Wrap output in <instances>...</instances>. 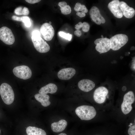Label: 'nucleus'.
<instances>
[{
	"mask_svg": "<svg viewBox=\"0 0 135 135\" xmlns=\"http://www.w3.org/2000/svg\"><path fill=\"white\" fill-rule=\"evenodd\" d=\"M13 72L16 76L24 80L30 78L32 75L31 70L28 66L25 65L15 67L13 69Z\"/></svg>",
	"mask_w": 135,
	"mask_h": 135,
	"instance_id": "nucleus-6",
	"label": "nucleus"
},
{
	"mask_svg": "<svg viewBox=\"0 0 135 135\" xmlns=\"http://www.w3.org/2000/svg\"><path fill=\"white\" fill-rule=\"evenodd\" d=\"M81 5V4L79 2L76 3L74 8V10L76 12H78Z\"/></svg>",
	"mask_w": 135,
	"mask_h": 135,
	"instance_id": "nucleus-27",
	"label": "nucleus"
},
{
	"mask_svg": "<svg viewBox=\"0 0 135 135\" xmlns=\"http://www.w3.org/2000/svg\"><path fill=\"white\" fill-rule=\"evenodd\" d=\"M0 94L3 101L6 104H11L14 101V91L11 86L7 83H3L0 86Z\"/></svg>",
	"mask_w": 135,
	"mask_h": 135,
	"instance_id": "nucleus-3",
	"label": "nucleus"
},
{
	"mask_svg": "<svg viewBox=\"0 0 135 135\" xmlns=\"http://www.w3.org/2000/svg\"><path fill=\"white\" fill-rule=\"evenodd\" d=\"M119 6L121 10L123 15L128 18L133 17L135 14V11L133 8L129 6L123 1L120 2Z\"/></svg>",
	"mask_w": 135,
	"mask_h": 135,
	"instance_id": "nucleus-14",
	"label": "nucleus"
},
{
	"mask_svg": "<svg viewBox=\"0 0 135 135\" xmlns=\"http://www.w3.org/2000/svg\"><path fill=\"white\" fill-rule=\"evenodd\" d=\"M29 11L28 8L26 7L23 8V15H26L29 14Z\"/></svg>",
	"mask_w": 135,
	"mask_h": 135,
	"instance_id": "nucleus-28",
	"label": "nucleus"
},
{
	"mask_svg": "<svg viewBox=\"0 0 135 135\" xmlns=\"http://www.w3.org/2000/svg\"><path fill=\"white\" fill-rule=\"evenodd\" d=\"M127 36L122 34H118L112 37L110 39V49L114 50L120 49L128 42Z\"/></svg>",
	"mask_w": 135,
	"mask_h": 135,
	"instance_id": "nucleus-4",
	"label": "nucleus"
},
{
	"mask_svg": "<svg viewBox=\"0 0 135 135\" xmlns=\"http://www.w3.org/2000/svg\"><path fill=\"white\" fill-rule=\"evenodd\" d=\"M122 91H125L126 90V87L125 86H124L122 87Z\"/></svg>",
	"mask_w": 135,
	"mask_h": 135,
	"instance_id": "nucleus-35",
	"label": "nucleus"
},
{
	"mask_svg": "<svg viewBox=\"0 0 135 135\" xmlns=\"http://www.w3.org/2000/svg\"></svg>",
	"mask_w": 135,
	"mask_h": 135,
	"instance_id": "nucleus-40",
	"label": "nucleus"
},
{
	"mask_svg": "<svg viewBox=\"0 0 135 135\" xmlns=\"http://www.w3.org/2000/svg\"><path fill=\"white\" fill-rule=\"evenodd\" d=\"M120 1L114 0L109 3L108 7L112 13L116 17L120 18L123 16L122 12L119 6Z\"/></svg>",
	"mask_w": 135,
	"mask_h": 135,
	"instance_id": "nucleus-13",
	"label": "nucleus"
},
{
	"mask_svg": "<svg viewBox=\"0 0 135 135\" xmlns=\"http://www.w3.org/2000/svg\"><path fill=\"white\" fill-rule=\"evenodd\" d=\"M61 13L67 15L71 12V9L69 5H67L64 7L60 8Z\"/></svg>",
	"mask_w": 135,
	"mask_h": 135,
	"instance_id": "nucleus-21",
	"label": "nucleus"
},
{
	"mask_svg": "<svg viewBox=\"0 0 135 135\" xmlns=\"http://www.w3.org/2000/svg\"><path fill=\"white\" fill-rule=\"evenodd\" d=\"M82 30L84 32H88L90 28V26L87 22H85L82 23Z\"/></svg>",
	"mask_w": 135,
	"mask_h": 135,
	"instance_id": "nucleus-23",
	"label": "nucleus"
},
{
	"mask_svg": "<svg viewBox=\"0 0 135 135\" xmlns=\"http://www.w3.org/2000/svg\"><path fill=\"white\" fill-rule=\"evenodd\" d=\"M75 112L82 120H90L96 116V112L92 106L82 105L78 106L75 110Z\"/></svg>",
	"mask_w": 135,
	"mask_h": 135,
	"instance_id": "nucleus-2",
	"label": "nucleus"
},
{
	"mask_svg": "<svg viewBox=\"0 0 135 135\" xmlns=\"http://www.w3.org/2000/svg\"><path fill=\"white\" fill-rule=\"evenodd\" d=\"M76 15L80 18H82L85 16L86 14L82 12H77Z\"/></svg>",
	"mask_w": 135,
	"mask_h": 135,
	"instance_id": "nucleus-34",
	"label": "nucleus"
},
{
	"mask_svg": "<svg viewBox=\"0 0 135 135\" xmlns=\"http://www.w3.org/2000/svg\"><path fill=\"white\" fill-rule=\"evenodd\" d=\"M12 18L14 20L21 22V17H18L16 16H12Z\"/></svg>",
	"mask_w": 135,
	"mask_h": 135,
	"instance_id": "nucleus-33",
	"label": "nucleus"
},
{
	"mask_svg": "<svg viewBox=\"0 0 135 135\" xmlns=\"http://www.w3.org/2000/svg\"><path fill=\"white\" fill-rule=\"evenodd\" d=\"M82 23L81 22H79L78 24L75 26V28L77 30H79L80 28H82Z\"/></svg>",
	"mask_w": 135,
	"mask_h": 135,
	"instance_id": "nucleus-29",
	"label": "nucleus"
},
{
	"mask_svg": "<svg viewBox=\"0 0 135 135\" xmlns=\"http://www.w3.org/2000/svg\"><path fill=\"white\" fill-rule=\"evenodd\" d=\"M26 132L28 135H46L44 130L35 126H28L26 128Z\"/></svg>",
	"mask_w": 135,
	"mask_h": 135,
	"instance_id": "nucleus-19",
	"label": "nucleus"
},
{
	"mask_svg": "<svg viewBox=\"0 0 135 135\" xmlns=\"http://www.w3.org/2000/svg\"><path fill=\"white\" fill-rule=\"evenodd\" d=\"M96 45V50L100 54L106 52L110 49V39L106 38H100L96 40L94 42Z\"/></svg>",
	"mask_w": 135,
	"mask_h": 135,
	"instance_id": "nucleus-8",
	"label": "nucleus"
},
{
	"mask_svg": "<svg viewBox=\"0 0 135 135\" xmlns=\"http://www.w3.org/2000/svg\"><path fill=\"white\" fill-rule=\"evenodd\" d=\"M75 70L72 68H69L62 69L58 72L57 75L60 79L68 80L72 78L75 74Z\"/></svg>",
	"mask_w": 135,
	"mask_h": 135,
	"instance_id": "nucleus-12",
	"label": "nucleus"
},
{
	"mask_svg": "<svg viewBox=\"0 0 135 135\" xmlns=\"http://www.w3.org/2000/svg\"><path fill=\"white\" fill-rule=\"evenodd\" d=\"M78 86L79 89L88 92L93 89L95 85L94 82L91 80L84 79L79 81Z\"/></svg>",
	"mask_w": 135,
	"mask_h": 135,
	"instance_id": "nucleus-15",
	"label": "nucleus"
},
{
	"mask_svg": "<svg viewBox=\"0 0 135 135\" xmlns=\"http://www.w3.org/2000/svg\"><path fill=\"white\" fill-rule=\"evenodd\" d=\"M67 125V121L64 120H61L58 122L52 123L51 125L52 131L56 132H58L63 131Z\"/></svg>",
	"mask_w": 135,
	"mask_h": 135,
	"instance_id": "nucleus-16",
	"label": "nucleus"
},
{
	"mask_svg": "<svg viewBox=\"0 0 135 135\" xmlns=\"http://www.w3.org/2000/svg\"><path fill=\"white\" fill-rule=\"evenodd\" d=\"M58 135H67L65 133H61L60 134Z\"/></svg>",
	"mask_w": 135,
	"mask_h": 135,
	"instance_id": "nucleus-36",
	"label": "nucleus"
},
{
	"mask_svg": "<svg viewBox=\"0 0 135 135\" xmlns=\"http://www.w3.org/2000/svg\"><path fill=\"white\" fill-rule=\"evenodd\" d=\"M128 133L129 135H135V126H131L128 128Z\"/></svg>",
	"mask_w": 135,
	"mask_h": 135,
	"instance_id": "nucleus-24",
	"label": "nucleus"
},
{
	"mask_svg": "<svg viewBox=\"0 0 135 135\" xmlns=\"http://www.w3.org/2000/svg\"><path fill=\"white\" fill-rule=\"evenodd\" d=\"M21 22L24 23L26 27H29L31 26V22L30 18L27 16L21 17Z\"/></svg>",
	"mask_w": 135,
	"mask_h": 135,
	"instance_id": "nucleus-20",
	"label": "nucleus"
},
{
	"mask_svg": "<svg viewBox=\"0 0 135 135\" xmlns=\"http://www.w3.org/2000/svg\"><path fill=\"white\" fill-rule=\"evenodd\" d=\"M108 90L104 87L101 86L96 88L93 94L94 101L97 103L101 104L104 102L108 93Z\"/></svg>",
	"mask_w": 135,
	"mask_h": 135,
	"instance_id": "nucleus-9",
	"label": "nucleus"
},
{
	"mask_svg": "<svg viewBox=\"0 0 135 135\" xmlns=\"http://www.w3.org/2000/svg\"><path fill=\"white\" fill-rule=\"evenodd\" d=\"M26 2L31 4H34L40 1V0H26Z\"/></svg>",
	"mask_w": 135,
	"mask_h": 135,
	"instance_id": "nucleus-32",
	"label": "nucleus"
},
{
	"mask_svg": "<svg viewBox=\"0 0 135 135\" xmlns=\"http://www.w3.org/2000/svg\"><path fill=\"white\" fill-rule=\"evenodd\" d=\"M60 8H62L67 5L66 2H65L62 1L59 2L58 4Z\"/></svg>",
	"mask_w": 135,
	"mask_h": 135,
	"instance_id": "nucleus-30",
	"label": "nucleus"
},
{
	"mask_svg": "<svg viewBox=\"0 0 135 135\" xmlns=\"http://www.w3.org/2000/svg\"><path fill=\"white\" fill-rule=\"evenodd\" d=\"M31 39L34 48L38 52L46 53L50 50L49 45L41 38L38 30H35L33 32Z\"/></svg>",
	"mask_w": 135,
	"mask_h": 135,
	"instance_id": "nucleus-1",
	"label": "nucleus"
},
{
	"mask_svg": "<svg viewBox=\"0 0 135 135\" xmlns=\"http://www.w3.org/2000/svg\"><path fill=\"white\" fill-rule=\"evenodd\" d=\"M49 23H50L49 24H50L51 23V22H49Z\"/></svg>",
	"mask_w": 135,
	"mask_h": 135,
	"instance_id": "nucleus-39",
	"label": "nucleus"
},
{
	"mask_svg": "<svg viewBox=\"0 0 135 135\" xmlns=\"http://www.w3.org/2000/svg\"><path fill=\"white\" fill-rule=\"evenodd\" d=\"M92 20L96 24L100 25L101 23H104V18L101 15L98 8L96 6H93L90 8L89 12Z\"/></svg>",
	"mask_w": 135,
	"mask_h": 135,
	"instance_id": "nucleus-11",
	"label": "nucleus"
},
{
	"mask_svg": "<svg viewBox=\"0 0 135 135\" xmlns=\"http://www.w3.org/2000/svg\"><path fill=\"white\" fill-rule=\"evenodd\" d=\"M40 31L44 38L48 41L51 40L54 34L53 27L48 23H45L42 24L40 28Z\"/></svg>",
	"mask_w": 135,
	"mask_h": 135,
	"instance_id": "nucleus-10",
	"label": "nucleus"
},
{
	"mask_svg": "<svg viewBox=\"0 0 135 135\" xmlns=\"http://www.w3.org/2000/svg\"><path fill=\"white\" fill-rule=\"evenodd\" d=\"M132 125V123H131L130 125H129V126H130Z\"/></svg>",
	"mask_w": 135,
	"mask_h": 135,
	"instance_id": "nucleus-37",
	"label": "nucleus"
},
{
	"mask_svg": "<svg viewBox=\"0 0 135 135\" xmlns=\"http://www.w3.org/2000/svg\"><path fill=\"white\" fill-rule=\"evenodd\" d=\"M74 34L77 37H79L80 36L82 33L81 31L79 30H76L74 32Z\"/></svg>",
	"mask_w": 135,
	"mask_h": 135,
	"instance_id": "nucleus-31",
	"label": "nucleus"
},
{
	"mask_svg": "<svg viewBox=\"0 0 135 135\" xmlns=\"http://www.w3.org/2000/svg\"><path fill=\"white\" fill-rule=\"evenodd\" d=\"M0 40L5 44L11 45L14 43L15 38L10 29L3 26L0 28Z\"/></svg>",
	"mask_w": 135,
	"mask_h": 135,
	"instance_id": "nucleus-7",
	"label": "nucleus"
},
{
	"mask_svg": "<svg viewBox=\"0 0 135 135\" xmlns=\"http://www.w3.org/2000/svg\"><path fill=\"white\" fill-rule=\"evenodd\" d=\"M80 11H81L82 12L86 13L88 12V10L86 8V6L84 5H81L80 9Z\"/></svg>",
	"mask_w": 135,
	"mask_h": 135,
	"instance_id": "nucleus-26",
	"label": "nucleus"
},
{
	"mask_svg": "<svg viewBox=\"0 0 135 135\" xmlns=\"http://www.w3.org/2000/svg\"><path fill=\"white\" fill-rule=\"evenodd\" d=\"M57 90V87L55 84L50 83L42 87L39 90V93L44 94L48 93L53 94L56 93Z\"/></svg>",
	"mask_w": 135,
	"mask_h": 135,
	"instance_id": "nucleus-17",
	"label": "nucleus"
},
{
	"mask_svg": "<svg viewBox=\"0 0 135 135\" xmlns=\"http://www.w3.org/2000/svg\"><path fill=\"white\" fill-rule=\"evenodd\" d=\"M134 94L132 91H129L124 95L123 100L121 106L122 112L125 114L129 113L132 109V104L135 101Z\"/></svg>",
	"mask_w": 135,
	"mask_h": 135,
	"instance_id": "nucleus-5",
	"label": "nucleus"
},
{
	"mask_svg": "<svg viewBox=\"0 0 135 135\" xmlns=\"http://www.w3.org/2000/svg\"><path fill=\"white\" fill-rule=\"evenodd\" d=\"M101 37H102V38H103V36L102 35H101Z\"/></svg>",
	"mask_w": 135,
	"mask_h": 135,
	"instance_id": "nucleus-38",
	"label": "nucleus"
},
{
	"mask_svg": "<svg viewBox=\"0 0 135 135\" xmlns=\"http://www.w3.org/2000/svg\"><path fill=\"white\" fill-rule=\"evenodd\" d=\"M35 99L40 102L42 106L47 107L50 104V102L49 101V96L46 94H37L34 95Z\"/></svg>",
	"mask_w": 135,
	"mask_h": 135,
	"instance_id": "nucleus-18",
	"label": "nucleus"
},
{
	"mask_svg": "<svg viewBox=\"0 0 135 135\" xmlns=\"http://www.w3.org/2000/svg\"><path fill=\"white\" fill-rule=\"evenodd\" d=\"M22 7H19L16 8L14 10L15 13L18 15H23V9Z\"/></svg>",
	"mask_w": 135,
	"mask_h": 135,
	"instance_id": "nucleus-25",
	"label": "nucleus"
},
{
	"mask_svg": "<svg viewBox=\"0 0 135 135\" xmlns=\"http://www.w3.org/2000/svg\"><path fill=\"white\" fill-rule=\"evenodd\" d=\"M59 34L60 36L69 41L72 38V35L69 33L66 34L62 32H60Z\"/></svg>",
	"mask_w": 135,
	"mask_h": 135,
	"instance_id": "nucleus-22",
	"label": "nucleus"
}]
</instances>
